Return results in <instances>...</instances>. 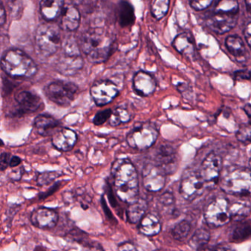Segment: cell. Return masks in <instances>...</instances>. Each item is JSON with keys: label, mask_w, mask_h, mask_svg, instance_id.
<instances>
[{"label": "cell", "mask_w": 251, "mask_h": 251, "mask_svg": "<svg viewBox=\"0 0 251 251\" xmlns=\"http://www.w3.org/2000/svg\"><path fill=\"white\" fill-rule=\"evenodd\" d=\"M111 177L114 190L120 201L133 203L139 199V176L136 167L127 158H120L113 163Z\"/></svg>", "instance_id": "cell-1"}, {"label": "cell", "mask_w": 251, "mask_h": 251, "mask_svg": "<svg viewBox=\"0 0 251 251\" xmlns=\"http://www.w3.org/2000/svg\"><path fill=\"white\" fill-rule=\"evenodd\" d=\"M114 40L103 29L92 28L82 35L80 48L92 64H100L108 59L112 51Z\"/></svg>", "instance_id": "cell-2"}, {"label": "cell", "mask_w": 251, "mask_h": 251, "mask_svg": "<svg viewBox=\"0 0 251 251\" xmlns=\"http://www.w3.org/2000/svg\"><path fill=\"white\" fill-rule=\"evenodd\" d=\"M2 70L14 77H33L37 72V66L25 52L18 49H11L3 54L1 61Z\"/></svg>", "instance_id": "cell-3"}, {"label": "cell", "mask_w": 251, "mask_h": 251, "mask_svg": "<svg viewBox=\"0 0 251 251\" xmlns=\"http://www.w3.org/2000/svg\"><path fill=\"white\" fill-rule=\"evenodd\" d=\"M83 65L80 48L73 36L67 38L61 45V54L55 65L57 71L64 75H73Z\"/></svg>", "instance_id": "cell-4"}, {"label": "cell", "mask_w": 251, "mask_h": 251, "mask_svg": "<svg viewBox=\"0 0 251 251\" xmlns=\"http://www.w3.org/2000/svg\"><path fill=\"white\" fill-rule=\"evenodd\" d=\"M220 184L222 189L230 195H251V170L244 167L232 169L224 175Z\"/></svg>", "instance_id": "cell-5"}, {"label": "cell", "mask_w": 251, "mask_h": 251, "mask_svg": "<svg viewBox=\"0 0 251 251\" xmlns=\"http://www.w3.org/2000/svg\"><path fill=\"white\" fill-rule=\"evenodd\" d=\"M35 40L36 46L45 56L54 55L62 45L60 27L50 23L41 25L36 30Z\"/></svg>", "instance_id": "cell-6"}, {"label": "cell", "mask_w": 251, "mask_h": 251, "mask_svg": "<svg viewBox=\"0 0 251 251\" xmlns=\"http://www.w3.org/2000/svg\"><path fill=\"white\" fill-rule=\"evenodd\" d=\"M77 86L72 82L57 80L45 87V96L56 105L68 107L74 100L77 93Z\"/></svg>", "instance_id": "cell-7"}, {"label": "cell", "mask_w": 251, "mask_h": 251, "mask_svg": "<svg viewBox=\"0 0 251 251\" xmlns=\"http://www.w3.org/2000/svg\"><path fill=\"white\" fill-rule=\"evenodd\" d=\"M158 136V130L155 126L150 123H142L129 132L126 140L130 148L144 151L152 146Z\"/></svg>", "instance_id": "cell-8"}, {"label": "cell", "mask_w": 251, "mask_h": 251, "mask_svg": "<svg viewBox=\"0 0 251 251\" xmlns=\"http://www.w3.org/2000/svg\"><path fill=\"white\" fill-rule=\"evenodd\" d=\"M230 206L227 200L224 198H217L211 201L204 211L205 222L211 227H218L225 226L231 220Z\"/></svg>", "instance_id": "cell-9"}, {"label": "cell", "mask_w": 251, "mask_h": 251, "mask_svg": "<svg viewBox=\"0 0 251 251\" xmlns=\"http://www.w3.org/2000/svg\"><path fill=\"white\" fill-rule=\"evenodd\" d=\"M222 170V158L215 152L208 154L201 164L199 176L204 183L214 185L218 182Z\"/></svg>", "instance_id": "cell-10"}, {"label": "cell", "mask_w": 251, "mask_h": 251, "mask_svg": "<svg viewBox=\"0 0 251 251\" xmlns=\"http://www.w3.org/2000/svg\"><path fill=\"white\" fill-rule=\"evenodd\" d=\"M91 96L98 106H103L112 102L118 95L117 86L110 80H100L95 82L91 88Z\"/></svg>", "instance_id": "cell-11"}, {"label": "cell", "mask_w": 251, "mask_h": 251, "mask_svg": "<svg viewBox=\"0 0 251 251\" xmlns=\"http://www.w3.org/2000/svg\"><path fill=\"white\" fill-rule=\"evenodd\" d=\"M238 14L214 11L206 20V25L211 31L222 35L236 27Z\"/></svg>", "instance_id": "cell-12"}, {"label": "cell", "mask_w": 251, "mask_h": 251, "mask_svg": "<svg viewBox=\"0 0 251 251\" xmlns=\"http://www.w3.org/2000/svg\"><path fill=\"white\" fill-rule=\"evenodd\" d=\"M204 185L205 183L199 174L192 173L182 179L179 191L184 199L192 201L203 193Z\"/></svg>", "instance_id": "cell-13"}, {"label": "cell", "mask_w": 251, "mask_h": 251, "mask_svg": "<svg viewBox=\"0 0 251 251\" xmlns=\"http://www.w3.org/2000/svg\"><path fill=\"white\" fill-rule=\"evenodd\" d=\"M155 166L165 175H171L177 169L176 151L170 145H161L155 154Z\"/></svg>", "instance_id": "cell-14"}, {"label": "cell", "mask_w": 251, "mask_h": 251, "mask_svg": "<svg viewBox=\"0 0 251 251\" xmlns=\"http://www.w3.org/2000/svg\"><path fill=\"white\" fill-rule=\"evenodd\" d=\"M14 99L18 105L19 111L23 114L36 112L44 106L42 98L28 91L19 92L14 97Z\"/></svg>", "instance_id": "cell-15"}, {"label": "cell", "mask_w": 251, "mask_h": 251, "mask_svg": "<svg viewBox=\"0 0 251 251\" xmlns=\"http://www.w3.org/2000/svg\"><path fill=\"white\" fill-rule=\"evenodd\" d=\"M30 221L33 226L42 229H52L58 222V214L51 208H42L34 210L30 216Z\"/></svg>", "instance_id": "cell-16"}, {"label": "cell", "mask_w": 251, "mask_h": 251, "mask_svg": "<svg viewBox=\"0 0 251 251\" xmlns=\"http://www.w3.org/2000/svg\"><path fill=\"white\" fill-rule=\"evenodd\" d=\"M165 176L155 165L147 167L142 174L144 187L149 192H156L161 190L165 184Z\"/></svg>", "instance_id": "cell-17"}, {"label": "cell", "mask_w": 251, "mask_h": 251, "mask_svg": "<svg viewBox=\"0 0 251 251\" xmlns=\"http://www.w3.org/2000/svg\"><path fill=\"white\" fill-rule=\"evenodd\" d=\"M77 134L70 128H59L52 135V143L58 151H70L77 142Z\"/></svg>", "instance_id": "cell-18"}, {"label": "cell", "mask_w": 251, "mask_h": 251, "mask_svg": "<svg viewBox=\"0 0 251 251\" xmlns=\"http://www.w3.org/2000/svg\"><path fill=\"white\" fill-rule=\"evenodd\" d=\"M133 89L141 96H149L156 89V82L154 77L145 71H139L135 74L133 80Z\"/></svg>", "instance_id": "cell-19"}, {"label": "cell", "mask_w": 251, "mask_h": 251, "mask_svg": "<svg viewBox=\"0 0 251 251\" xmlns=\"http://www.w3.org/2000/svg\"><path fill=\"white\" fill-rule=\"evenodd\" d=\"M59 122L49 114H40L34 120V127L39 134L49 136L55 133L59 127Z\"/></svg>", "instance_id": "cell-20"}, {"label": "cell", "mask_w": 251, "mask_h": 251, "mask_svg": "<svg viewBox=\"0 0 251 251\" xmlns=\"http://www.w3.org/2000/svg\"><path fill=\"white\" fill-rule=\"evenodd\" d=\"M64 5L62 0H44L40 2L41 14L45 20L52 21L62 14Z\"/></svg>", "instance_id": "cell-21"}, {"label": "cell", "mask_w": 251, "mask_h": 251, "mask_svg": "<svg viewBox=\"0 0 251 251\" xmlns=\"http://www.w3.org/2000/svg\"><path fill=\"white\" fill-rule=\"evenodd\" d=\"M80 24V14L78 9L73 5H68L64 8L61 14V25L69 31H75Z\"/></svg>", "instance_id": "cell-22"}, {"label": "cell", "mask_w": 251, "mask_h": 251, "mask_svg": "<svg viewBox=\"0 0 251 251\" xmlns=\"http://www.w3.org/2000/svg\"><path fill=\"white\" fill-rule=\"evenodd\" d=\"M161 230V222L158 217L153 214H145L139 223V232L145 236H156Z\"/></svg>", "instance_id": "cell-23"}, {"label": "cell", "mask_w": 251, "mask_h": 251, "mask_svg": "<svg viewBox=\"0 0 251 251\" xmlns=\"http://www.w3.org/2000/svg\"><path fill=\"white\" fill-rule=\"evenodd\" d=\"M175 49L182 55L191 56L195 52V45L192 36L187 33H183L176 36L173 41Z\"/></svg>", "instance_id": "cell-24"}, {"label": "cell", "mask_w": 251, "mask_h": 251, "mask_svg": "<svg viewBox=\"0 0 251 251\" xmlns=\"http://www.w3.org/2000/svg\"><path fill=\"white\" fill-rule=\"evenodd\" d=\"M226 46L227 50L239 62L245 61L246 49L245 44L240 37L237 36H229L226 40Z\"/></svg>", "instance_id": "cell-25"}, {"label": "cell", "mask_w": 251, "mask_h": 251, "mask_svg": "<svg viewBox=\"0 0 251 251\" xmlns=\"http://www.w3.org/2000/svg\"><path fill=\"white\" fill-rule=\"evenodd\" d=\"M148 203L145 200L139 198L133 203L129 204L127 209V217L128 221L132 224L140 222L145 216Z\"/></svg>", "instance_id": "cell-26"}, {"label": "cell", "mask_w": 251, "mask_h": 251, "mask_svg": "<svg viewBox=\"0 0 251 251\" xmlns=\"http://www.w3.org/2000/svg\"><path fill=\"white\" fill-rule=\"evenodd\" d=\"M119 23L122 27L132 25L135 22V13L133 5L126 1H122L119 4Z\"/></svg>", "instance_id": "cell-27"}, {"label": "cell", "mask_w": 251, "mask_h": 251, "mask_svg": "<svg viewBox=\"0 0 251 251\" xmlns=\"http://www.w3.org/2000/svg\"><path fill=\"white\" fill-rule=\"evenodd\" d=\"M229 210L231 219L236 221H241L246 218L251 212V204L248 201H237L230 205Z\"/></svg>", "instance_id": "cell-28"}, {"label": "cell", "mask_w": 251, "mask_h": 251, "mask_svg": "<svg viewBox=\"0 0 251 251\" xmlns=\"http://www.w3.org/2000/svg\"><path fill=\"white\" fill-rule=\"evenodd\" d=\"M210 233L205 228H199L195 231L189 241V245L197 251L206 248L207 244L209 242Z\"/></svg>", "instance_id": "cell-29"}, {"label": "cell", "mask_w": 251, "mask_h": 251, "mask_svg": "<svg viewBox=\"0 0 251 251\" xmlns=\"http://www.w3.org/2000/svg\"><path fill=\"white\" fill-rule=\"evenodd\" d=\"M244 109L248 114L249 120L248 123L241 125L236 133V137L240 142H251V105H247Z\"/></svg>", "instance_id": "cell-30"}, {"label": "cell", "mask_w": 251, "mask_h": 251, "mask_svg": "<svg viewBox=\"0 0 251 251\" xmlns=\"http://www.w3.org/2000/svg\"><path fill=\"white\" fill-rule=\"evenodd\" d=\"M130 120V114L124 107H119L114 110L110 117L109 124L113 127L120 126L122 123H128Z\"/></svg>", "instance_id": "cell-31"}, {"label": "cell", "mask_w": 251, "mask_h": 251, "mask_svg": "<svg viewBox=\"0 0 251 251\" xmlns=\"http://www.w3.org/2000/svg\"><path fill=\"white\" fill-rule=\"evenodd\" d=\"M170 8L168 0H155L151 3V13L157 20H161L167 15Z\"/></svg>", "instance_id": "cell-32"}, {"label": "cell", "mask_w": 251, "mask_h": 251, "mask_svg": "<svg viewBox=\"0 0 251 251\" xmlns=\"http://www.w3.org/2000/svg\"><path fill=\"white\" fill-rule=\"evenodd\" d=\"M250 236H251V223L244 222L235 227L232 232L231 238L235 242H241L248 239Z\"/></svg>", "instance_id": "cell-33"}, {"label": "cell", "mask_w": 251, "mask_h": 251, "mask_svg": "<svg viewBox=\"0 0 251 251\" xmlns=\"http://www.w3.org/2000/svg\"><path fill=\"white\" fill-rule=\"evenodd\" d=\"M191 227L190 223L187 220H182L174 226L172 230V235L176 240L183 241L189 236Z\"/></svg>", "instance_id": "cell-34"}, {"label": "cell", "mask_w": 251, "mask_h": 251, "mask_svg": "<svg viewBox=\"0 0 251 251\" xmlns=\"http://www.w3.org/2000/svg\"><path fill=\"white\" fill-rule=\"evenodd\" d=\"M214 11L238 14L239 5L236 1H222V2H219L216 5Z\"/></svg>", "instance_id": "cell-35"}, {"label": "cell", "mask_w": 251, "mask_h": 251, "mask_svg": "<svg viewBox=\"0 0 251 251\" xmlns=\"http://www.w3.org/2000/svg\"><path fill=\"white\" fill-rule=\"evenodd\" d=\"M113 111L111 109H105L103 111H100L97 113L93 120L94 124L95 126H101L104 124L107 120H109Z\"/></svg>", "instance_id": "cell-36"}, {"label": "cell", "mask_w": 251, "mask_h": 251, "mask_svg": "<svg viewBox=\"0 0 251 251\" xmlns=\"http://www.w3.org/2000/svg\"><path fill=\"white\" fill-rule=\"evenodd\" d=\"M59 176L58 173H52V172H49V173H42L40 176L38 177L37 183L40 186H45V185L49 184L51 182L53 181L55 178Z\"/></svg>", "instance_id": "cell-37"}, {"label": "cell", "mask_w": 251, "mask_h": 251, "mask_svg": "<svg viewBox=\"0 0 251 251\" xmlns=\"http://www.w3.org/2000/svg\"><path fill=\"white\" fill-rule=\"evenodd\" d=\"M213 3V1L211 0H205V1H192L190 2L191 7L195 11H203V10L208 8L211 4Z\"/></svg>", "instance_id": "cell-38"}, {"label": "cell", "mask_w": 251, "mask_h": 251, "mask_svg": "<svg viewBox=\"0 0 251 251\" xmlns=\"http://www.w3.org/2000/svg\"><path fill=\"white\" fill-rule=\"evenodd\" d=\"M87 236V235H86L85 232L81 231V230H78V229H75V230H73V231L70 233V237H71L72 239L77 242H83V245L87 243V242H85V239H86L85 236Z\"/></svg>", "instance_id": "cell-39"}, {"label": "cell", "mask_w": 251, "mask_h": 251, "mask_svg": "<svg viewBox=\"0 0 251 251\" xmlns=\"http://www.w3.org/2000/svg\"><path fill=\"white\" fill-rule=\"evenodd\" d=\"M160 202L164 205H170L174 203L175 197L170 192H166L160 197Z\"/></svg>", "instance_id": "cell-40"}, {"label": "cell", "mask_w": 251, "mask_h": 251, "mask_svg": "<svg viewBox=\"0 0 251 251\" xmlns=\"http://www.w3.org/2000/svg\"><path fill=\"white\" fill-rule=\"evenodd\" d=\"M11 157L12 156H11V154L8 153V152H2L1 154L0 167H1V170L2 171H4L10 165V161H11Z\"/></svg>", "instance_id": "cell-41"}, {"label": "cell", "mask_w": 251, "mask_h": 251, "mask_svg": "<svg viewBox=\"0 0 251 251\" xmlns=\"http://www.w3.org/2000/svg\"><path fill=\"white\" fill-rule=\"evenodd\" d=\"M81 251H104V250L100 244L95 243V242H87L83 245V248Z\"/></svg>", "instance_id": "cell-42"}, {"label": "cell", "mask_w": 251, "mask_h": 251, "mask_svg": "<svg viewBox=\"0 0 251 251\" xmlns=\"http://www.w3.org/2000/svg\"><path fill=\"white\" fill-rule=\"evenodd\" d=\"M234 77L237 80H250L251 77V74L250 72L247 71V70H240V71L235 73Z\"/></svg>", "instance_id": "cell-43"}, {"label": "cell", "mask_w": 251, "mask_h": 251, "mask_svg": "<svg viewBox=\"0 0 251 251\" xmlns=\"http://www.w3.org/2000/svg\"><path fill=\"white\" fill-rule=\"evenodd\" d=\"M117 251H138L137 248L130 242H125L118 247Z\"/></svg>", "instance_id": "cell-44"}, {"label": "cell", "mask_w": 251, "mask_h": 251, "mask_svg": "<svg viewBox=\"0 0 251 251\" xmlns=\"http://www.w3.org/2000/svg\"><path fill=\"white\" fill-rule=\"evenodd\" d=\"M244 34H245V40H246L247 43L251 48V23L247 25L245 30H244Z\"/></svg>", "instance_id": "cell-45"}, {"label": "cell", "mask_w": 251, "mask_h": 251, "mask_svg": "<svg viewBox=\"0 0 251 251\" xmlns=\"http://www.w3.org/2000/svg\"><path fill=\"white\" fill-rule=\"evenodd\" d=\"M6 22V13H5V7L3 2H0V25H3Z\"/></svg>", "instance_id": "cell-46"}, {"label": "cell", "mask_w": 251, "mask_h": 251, "mask_svg": "<svg viewBox=\"0 0 251 251\" xmlns=\"http://www.w3.org/2000/svg\"><path fill=\"white\" fill-rule=\"evenodd\" d=\"M22 160L20 157L16 156V155H13L11 157V161H10V165L9 167H16L17 166L20 165L21 164Z\"/></svg>", "instance_id": "cell-47"}, {"label": "cell", "mask_w": 251, "mask_h": 251, "mask_svg": "<svg viewBox=\"0 0 251 251\" xmlns=\"http://www.w3.org/2000/svg\"><path fill=\"white\" fill-rule=\"evenodd\" d=\"M245 4H246L247 9H248V12L250 14H251V1L249 0V1H246L245 2Z\"/></svg>", "instance_id": "cell-48"}, {"label": "cell", "mask_w": 251, "mask_h": 251, "mask_svg": "<svg viewBox=\"0 0 251 251\" xmlns=\"http://www.w3.org/2000/svg\"><path fill=\"white\" fill-rule=\"evenodd\" d=\"M214 251H233V250L229 249V248H218V249Z\"/></svg>", "instance_id": "cell-49"}, {"label": "cell", "mask_w": 251, "mask_h": 251, "mask_svg": "<svg viewBox=\"0 0 251 251\" xmlns=\"http://www.w3.org/2000/svg\"><path fill=\"white\" fill-rule=\"evenodd\" d=\"M249 166H250V169L251 170V157L250 158L249 160Z\"/></svg>", "instance_id": "cell-50"}]
</instances>
